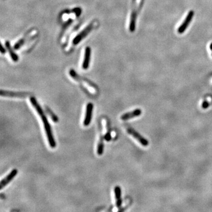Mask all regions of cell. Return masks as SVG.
<instances>
[{
    "instance_id": "6da1fadb",
    "label": "cell",
    "mask_w": 212,
    "mask_h": 212,
    "mask_svg": "<svg viewBox=\"0 0 212 212\" xmlns=\"http://www.w3.org/2000/svg\"><path fill=\"white\" fill-rule=\"evenodd\" d=\"M30 102L32 104V105L34 106L35 110L37 111V113L41 117V119L42 120L44 127V130L48 138L49 143L50 144L51 148H55L56 146V143L52 135L51 126L49 123L48 119L46 117L41 106H40V104H38V102H37L36 99L34 97H31L30 98Z\"/></svg>"
},
{
    "instance_id": "7a4b0ae2",
    "label": "cell",
    "mask_w": 212,
    "mask_h": 212,
    "mask_svg": "<svg viewBox=\"0 0 212 212\" xmlns=\"http://www.w3.org/2000/svg\"><path fill=\"white\" fill-rule=\"evenodd\" d=\"M38 32L36 29H31L26 33L24 36L20 39L14 45V49H22L23 51H28L37 40Z\"/></svg>"
},
{
    "instance_id": "3957f363",
    "label": "cell",
    "mask_w": 212,
    "mask_h": 212,
    "mask_svg": "<svg viewBox=\"0 0 212 212\" xmlns=\"http://www.w3.org/2000/svg\"><path fill=\"white\" fill-rule=\"evenodd\" d=\"M143 4V0H133L131 13L129 23V30L130 32H134L136 29V19Z\"/></svg>"
},
{
    "instance_id": "277c9868",
    "label": "cell",
    "mask_w": 212,
    "mask_h": 212,
    "mask_svg": "<svg viewBox=\"0 0 212 212\" xmlns=\"http://www.w3.org/2000/svg\"><path fill=\"white\" fill-rule=\"evenodd\" d=\"M99 25L97 21H92L88 26H87L83 30H82L80 33L77 34L76 37L72 41L73 45H77L80 42H81L84 38H85L90 33H91L94 28H95Z\"/></svg>"
},
{
    "instance_id": "5b68a950",
    "label": "cell",
    "mask_w": 212,
    "mask_h": 212,
    "mask_svg": "<svg viewBox=\"0 0 212 212\" xmlns=\"http://www.w3.org/2000/svg\"><path fill=\"white\" fill-rule=\"evenodd\" d=\"M70 75L73 79H74L76 81L81 83L83 86H85L86 87H91L92 88L95 89V90H97V87L95 85L93 84L92 82L89 81L88 80L80 76L76 72L74 71V70H70Z\"/></svg>"
},
{
    "instance_id": "8992f818",
    "label": "cell",
    "mask_w": 212,
    "mask_h": 212,
    "mask_svg": "<svg viewBox=\"0 0 212 212\" xmlns=\"http://www.w3.org/2000/svg\"><path fill=\"white\" fill-rule=\"evenodd\" d=\"M81 13V9H74L71 12H65L61 16V20L64 23L65 25L68 24V23H71L73 20H74L77 17H78Z\"/></svg>"
},
{
    "instance_id": "52a82bcc",
    "label": "cell",
    "mask_w": 212,
    "mask_h": 212,
    "mask_svg": "<svg viewBox=\"0 0 212 212\" xmlns=\"http://www.w3.org/2000/svg\"><path fill=\"white\" fill-rule=\"evenodd\" d=\"M193 16H194V11H190L188 13L185 20L182 22L181 24L179 26L178 28V34H183L186 30L188 26H189L190 23H191Z\"/></svg>"
},
{
    "instance_id": "ba28073f",
    "label": "cell",
    "mask_w": 212,
    "mask_h": 212,
    "mask_svg": "<svg viewBox=\"0 0 212 212\" xmlns=\"http://www.w3.org/2000/svg\"><path fill=\"white\" fill-rule=\"evenodd\" d=\"M127 132L131 136H133L136 140H137L140 144L144 147L147 146L149 145V142L147 139L144 138L142 136H141L138 132H137L135 130H134L131 127L127 128Z\"/></svg>"
},
{
    "instance_id": "9c48e42d",
    "label": "cell",
    "mask_w": 212,
    "mask_h": 212,
    "mask_svg": "<svg viewBox=\"0 0 212 212\" xmlns=\"http://www.w3.org/2000/svg\"><path fill=\"white\" fill-rule=\"evenodd\" d=\"M93 104L92 102L88 103L86 106L85 116L84 120L83 121V124L84 126H88L91 123L92 119V113H93Z\"/></svg>"
},
{
    "instance_id": "30bf717a",
    "label": "cell",
    "mask_w": 212,
    "mask_h": 212,
    "mask_svg": "<svg viewBox=\"0 0 212 212\" xmlns=\"http://www.w3.org/2000/svg\"><path fill=\"white\" fill-rule=\"evenodd\" d=\"M30 93L27 92H14L5 91L3 90H1V95L9 97H17V98H24L29 96Z\"/></svg>"
},
{
    "instance_id": "8fae6325",
    "label": "cell",
    "mask_w": 212,
    "mask_h": 212,
    "mask_svg": "<svg viewBox=\"0 0 212 212\" xmlns=\"http://www.w3.org/2000/svg\"><path fill=\"white\" fill-rule=\"evenodd\" d=\"M18 173V170L17 169H13L9 174L5 178H3L1 183H0V189L2 190L4 187L6 186L10 181H12V180L14 178Z\"/></svg>"
},
{
    "instance_id": "7c38bea8",
    "label": "cell",
    "mask_w": 212,
    "mask_h": 212,
    "mask_svg": "<svg viewBox=\"0 0 212 212\" xmlns=\"http://www.w3.org/2000/svg\"><path fill=\"white\" fill-rule=\"evenodd\" d=\"M142 111L140 109H137L135 110L126 113L125 114H123L121 116V120H122L123 121H126V120H128L130 119H133L136 117L140 116L142 114Z\"/></svg>"
},
{
    "instance_id": "4fadbf2b",
    "label": "cell",
    "mask_w": 212,
    "mask_h": 212,
    "mask_svg": "<svg viewBox=\"0 0 212 212\" xmlns=\"http://www.w3.org/2000/svg\"><path fill=\"white\" fill-rule=\"evenodd\" d=\"M91 49L89 47H86L84 52V57L83 59V64H82V67L83 69L86 70L89 67V64L90 62V59H91Z\"/></svg>"
},
{
    "instance_id": "5bb4252c",
    "label": "cell",
    "mask_w": 212,
    "mask_h": 212,
    "mask_svg": "<svg viewBox=\"0 0 212 212\" xmlns=\"http://www.w3.org/2000/svg\"><path fill=\"white\" fill-rule=\"evenodd\" d=\"M114 193H115V197H116V206L118 208H120L122 204V200L121 198V192L120 187L118 186L115 187Z\"/></svg>"
},
{
    "instance_id": "9a60e30c",
    "label": "cell",
    "mask_w": 212,
    "mask_h": 212,
    "mask_svg": "<svg viewBox=\"0 0 212 212\" xmlns=\"http://www.w3.org/2000/svg\"><path fill=\"white\" fill-rule=\"evenodd\" d=\"M5 46L7 47V49L8 50V51H9V55L11 57V59H13V61H14L15 62H16L18 61V56L17 55V54L14 51L13 48L11 47V44L10 43L9 41H6L5 42Z\"/></svg>"
},
{
    "instance_id": "2e32d148",
    "label": "cell",
    "mask_w": 212,
    "mask_h": 212,
    "mask_svg": "<svg viewBox=\"0 0 212 212\" xmlns=\"http://www.w3.org/2000/svg\"><path fill=\"white\" fill-rule=\"evenodd\" d=\"M45 110L46 113L49 114V116L51 117V119L52 120V121H53L54 122L57 123V122L59 121V118H58V117L51 110V109H50L49 107L45 106Z\"/></svg>"
},
{
    "instance_id": "e0dca14e",
    "label": "cell",
    "mask_w": 212,
    "mask_h": 212,
    "mask_svg": "<svg viewBox=\"0 0 212 212\" xmlns=\"http://www.w3.org/2000/svg\"><path fill=\"white\" fill-rule=\"evenodd\" d=\"M104 142V137L102 136L100 137L99 142L98 143L97 150V154L99 156H101L102 154L103 153V151H104V142Z\"/></svg>"
},
{
    "instance_id": "ac0fdd59",
    "label": "cell",
    "mask_w": 212,
    "mask_h": 212,
    "mask_svg": "<svg viewBox=\"0 0 212 212\" xmlns=\"http://www.w3.org/2000/svg\"><path fill=\"white\" fill-rule=\"evenodd\" d=\"M104 139H105L106 141H107V142H109L111 139V136L110 130V129H109V130H107V133H106V135L104 136Z\"/></svg>"
},
{
    "instance_id": "d6986e66",
    "label": "cell",
    "mask_w": 212,
    "mask_h": 212,
    "mask_svg": "<svg viewBox=\"0 0 212 212\" xmlns=\"http://www.w3.org/2000/svg\"><path fill=\"white\" fill-rule=\"evenodd\" d=\"M210 105V102H209L207 100H205L203 102H202V107L203 109H206Z\"/></svg>"
}]
</instances>
